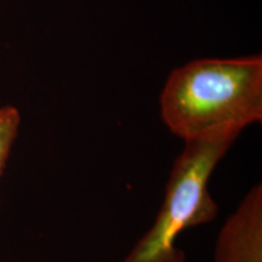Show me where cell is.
<instances>
[{"instance_id": "6da1fadb", "label": "cell", "mask_w": 262, "mask_h": 262, "mask_svg": "<svg viewBox=\"0 0 262 262\" xmlns=\"http://www.w3.org/2000/svg\"><path fill=\"white\" fill-rule=\"evenodd\" d=\"M160 116L180 139L237 140L262 120L261 56L196 60L170 74Z\"/></svg>"}, {"instance_id": "7a4b0ae2", "label": "cell", "mask_w": 262, "mask_h": 262, "mask_svg": "<svg viewBox=\"0 0 262 262\" xmlns=\"http://www.w3.org/2000/svg\"><path fill=\"white\" fill-rule=\"evenodd\" d=\"M234 139L186 142L173 163L162 208L152 227L120 262H185L176 247L182 232L210 224L219 205L209 191V181Z\"/></svg>"}, {"instance_id": "3957f363", "label": "cell", "mask_w": 262, "mask_h": 262, "mask_svg": "<svg viewBox=\"0 0 262 262\" xmlns=\"http://www.w3.org/2000/svg\"><path fill=\"white\" fill-rule=\"evenodd\" d=\"M214 262H262V186L254 185L226 219Z\"/></svg>"}, {"instance_id": "277c9868", "label": "cell", "mask_w": 262, "mask_h": 262, "mask_svg": "<svg viewBox=\"0 0 262 262\" xmlns=\"http://www.w3.org/2000/svg\"><path fill=\"white\" fill-rule=\"evenodd\" d=\"M21 114L14 106L0 107V179H2L6 163L11 153L16 137H17Z\"/></svg>"}]
</instances>
